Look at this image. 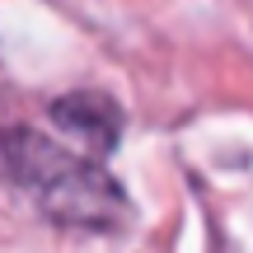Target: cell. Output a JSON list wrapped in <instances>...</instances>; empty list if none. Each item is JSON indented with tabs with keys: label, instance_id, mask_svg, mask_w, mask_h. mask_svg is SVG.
I'll use <instances>...</instances> for the list:
<instances>
[{
	"label": "cell",
	"instance_id": "6da1fadb",
	"mask_svg": "<svg viewBox=\"0 0 253 253\" xmlns=\"http://www.w3.org/2000/svg\"><path fill=\"white\" fill-rule=\"evenodd\" d=\"M5 164L14 183L56 220L75 230H122L131 207L113 173L94 155H71L66 145L47 141L38 131H9L5 136Z\"/></svg>",
	"mask_w": 253,
	"mask_h": 253
},
{
	"label": "cell",
	"instance_id": "7a4b0ae2",
	"mask_svg": "<svg viewBox=\"0 0 253 253\" xmlns=\"http://www.w3.org/2000/svg\"><path fill=\"white\" fill-rule=\"evenodd\" d=\"M52 118L66 126V131H75L84 145H99V150H113V141H118V108H113L103 94H71V99H61L52 108Z\"/></svg>",
	"mask_w": 253,
	"mask_h": 253
}]
</instances>
